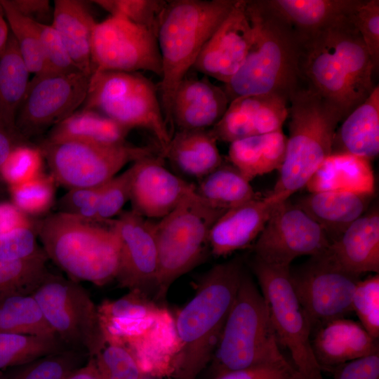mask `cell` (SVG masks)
I'll return each mask as SVG.
<instances>
[{
    "label": "cell",
    "mask_w": 379,
    "mask_h": 379,
    "mask_svg": "<svg viewBox=\"0 0 379 379\" xmlns=\"http://www.w3.org/2000/svg\"><path fill=\"white\" fill-rule=\"evenodd\" d=\"M244 272L243 261L235 258L201 277L195 295L175 320L174 379H196L212 360Z\"/></svg>",
    "instance_id": "6da1fadb"
},
{
    "label": "cell",
    "mask_w": 379,
    "mask_h": 379,
    "mask_svg": "<svg viewBox=\"0 0 379 379\" xmlns=\"http://www.w3.org/2000/svg\"><path fill=\"white\" fill-rule=\"evenodd\" d=\"M246 10L253 26V41L244 64L223 89L230 102L240 96L266 93L289 100L303 81L299 39L263 0H246Z\"/></svg>",
    "instance_id": "7a4b0ae2"
},
{
    "label": "cell",
    "mask_w": 379,
    "mask_h": 379,
    "mask_svg": "<svg viewBox=\"0 0 379 379\" xmlns=\"http://www.w3.org/2000/svg\"><path fill=\"white\" fill-rule=\"evenodd\" d=\"M237 0L167 1L157 41L161 58L159 100L168 126L173 98L202 48L232 10Z\"/></svg>",
    "instance_id": "3957f363"
},
{
    "label": "cell",
    "mask_w": 379,
    "mask_h": 379,
    "mask_svg": "<svg viewBox=\"0 0 379 379\" xmlns=\"http://www.w3.org/2000/svg\"><path fill=\"white\" fill-rule=\"evenodd\" d=\"M34 229L48 259L72 280L103 286L115 279L120 244L109 225L56 212L36 221Z\"/></svg>",
    "instance_id": "277c9868"
},
{
    "label": "cell",
    "mask_w": 379,
    "mask_h": 379,
    "mask_svg": "<svg viewBox=\"0 0 379 379\" xmlns=\"http://www.w3.org/2000/svg\"><path fill=\"white\" fill-rule=\"evenodd\" d=\"M289 136L286 154L270 193L286 201L305 187L333 151L342 114L310 86L298 88L289 98Z\"/></svg>",
    "instance_id": "5b68a950"
},
{
    "label": "cell",
    "mask_w": 379,
    "mask_h": 379,
    "mask_svg": "<svg viewBox=\"0 0 379 379\" xmlns=\"http://www.w3.org/2000/svg\"><path fill=\"white\" fill-rule=\"evenodd\" d=\"M213 357L215 377L288 361L281 351L266 300L246 270Z\"/></svg>",
    "instance_id": "8992f818"
},
{
    "label": "cell",
    "mask_w": 379,
    "mask_h": 379,
    "mask_svg": "<svg viewBox=\"0 0 379 379\" xmlns=\"http://www.w3.org/2000/svg\"><path fill=\"white\" fill-rule=\"evenodd\" d=\"M225 211L211 207L194 192L154 224L157 298H164L177 279L203 261L210 248V231Z\"/></svg>",
    "instance_id": "52a82bcc"
},
{
    "label": "cell",
    "mask_w": 379,
    "mask_h": 379,
    "mask_svg": "<svg viewBox=\"0 0 379 379\" xmlns=\"http://www.w3.org/2000/svg\"><path fill=\"white\" fill-rule=\"evenodd\" d=\"M81 107L97 110L131 130L140 128L150 131L161 151L171 141L172 134L156 88L138 72L100 71L91 74Z\"/></svg>",
    "instance_id": "ba28073f"
},
{
    "label": "cell",
    "mask_w": 379,
    "mask_h": 379,
    "mask_svg": "<svg viewBox=\"0 0 379 379\" xmlns=\"http://www.w3.org/2000/svg\"><path fill=\"white\" fill-rule=\"evenodd\" d=\"M55 335L90 358L106 344L98 308L79 282L50 272L32 294Z\"/></svg>",
    "instance_id": "9c48e42d"
},
{
    "label": "cell",
    "mask_w": 379,
    "mask_h": 379,
    "mask_svg": "<svg viewBox=\"0 0 379 379\" xmlns=\"http://www.w3.org/2000/svg\"><path fill=\"white\" fill-rule=\"evenodd\" d=\"M250 265L280 346L289 351L302 379H324L313 352L310 324L291 284V266L269 265L255 256Z\"/></svg>",
    "instance_id": "30bf717a"
},
{
    "label": "cell",
    "mask_w": 379,
    "mask_h": 379,
    "mask_svg": "<svg viewBox=\"0 0 379 379\" xmlns=\"http://www.w3.org/2000/svg\"><path fill=\"white\" fill-rule=\"evenodd\" d=\"M39 147L55 182L68 189L102 185L128 163L157 154L151 146H135L127 142L102 145L44 140Z\"/></svg>",
    "instance_id": "8fae6325"
},
{
    "label": "cell",
    "mask_w": 379,
    "mask_h": 379,
    "mask_svg": "<svg viewBox=\"0 0 379 379\" xmlns=\"http://www.w3.org/2000/svg\"><path fill=\"white\" fill-rule=\"evenodd\" d=\"M89 77L82 72L35 74L20 105L15 129L25 140L58 124L84 102Z\"/></svg>",
    "instance_id": "7c38bea8"
},
{
    "label": "cell",
    "mask_w": 379,
    "mask_h": 379,
    "mask_svg": "<svg viewBox=\"0 0 379 379\" xmlns=\"http://www.w3.org/2000/svg\"><path fill=\"white\" fill-rule=\"evenodd\" d=\"M139 70L161 77L157 34L119 16L97 22L91 37V75L100 71Z\"/></svg>",
    "instance_id": "4fadbf2b"
},
{
    "label": "cell",
    "mask_w": 379,
    "mask_h": 379,
    "mask_svg": "<svg viewBox=\"0 0 379 379\" xmlns=\"http://www.w3.org/2000/svg\"><path fill=\"white\" fill-rule=\"evenodd\" d=\"M360 277L334 267L319 255L297 267H290L291 284L312 333L352 312V296Z\"/></svg>",
    "instance_id": "5bb4252c"
},
{
    "label": "cell",
    "mask_w": 379,
    "mask_h": 379,
    "mask_svg": "<svg viewBox=\"0 0 379 379\" xmlns=\"http://www.w3.org/2000/svg\"><path fill=\"white\" fill-rule=\"evenodd\" d=\"M98 308L106 343L123 345L135 354L158 348L173 321L167 310L138 291Z\"/></svg>",
    "instance_id": "9a60e30c"
},
{
    "label": "cell",
    "mask_w": 379,
    "mask_h": 379,
    "mask_svg": "<svg viewBox=\"0 0 379 379\" xmlns=\"http://www.w3.org/2000/svg\"><path fill=\"white\" fill-rule=\"evenodd\" d=\"M329 244L322 228L287 199L273 211L253 251L255 257L267 264L290 267L295 258L319 255Z\"/></svg>",
    "instance_id": "2e32d148"
},
{
    "label": "cell",
    "mask_w": 379,
    "mask_h": 379,
    "mask_svg": "<svg viewBox=\"0 0 379 379\" xmlns=\"http://www.w3.org/2000/svg\"><path fill=\"white\" fill-rule=\"evenodd\" d=\"M120 244L119 266L115 279L122 288L156 295L158 255L154 224L134 211L121 212L109 220Z\"/></svg>",
    "instance_id": "e0dca14e"
},
{
    "label": "cell",
    "mask_w": 379,
    "mask_h": 379,
    "mask_svg": "<svg viewBox=\"0 0 379 379\" xmlns=\"http://www.w3.org/2000/svg\"><path fill=\"white\" fill-rule=\"evenodd\" d=\"M298 39L302 80L335 107L344 119L360 104L326 29Z\"/></svg>",
    "instance_id": "ac0fdd59"
},
{
    "label": "cell",
    "mask_w": 379,
    "mask_h": 379,
    "mask_svg": "<svg viewBox=\"0 0 379 379\" xmlns=\"http://www.w3.org/2000/svg\"><path fill=\"white\" fill-rule=\"evenodd\" d=\"M254 29L246 0H237L231 12L212 34L192 69L228 83L244 64L252 46Z\"/></svg>",
    "instance_id": "d6986e66"
},
{
    "label": "cell",
    "mask_w": 379,
    "mask_h": 379,
    "mask_svg": "<svg viewBox=\"0 0 379 379\" xmlns=\"http://www.w3.org/2000/svg\"><path fill=\"white\" fill-rule=\"evenodd\" d=\"M159 154L133 162L130 201L133 211L145 218H163L172 212L196 185L168 171Z\"/></svg>",
    "instance_id": "ffe728a7"
},
{
    "label": "cell",
    "mask_w": 379,
    "mask_h": 379,
    "mask_svg": "<svg viewBox=\"0 0 379 379\" xmlns=\"http://www.w3.org/2000/svg\"><path fill=\"white\" fill-rule=\"evenodd\" d=\"M289 100L275 93L238 97L210 130L216 140L234 141L280 129L289 114Z\"/></svg>",
    "instance_id": "44dd1931"
},
{
    "label": "cell",
    "mask_w": 379,
    "mask_h": 379,
    "mask_svg": "<svg viewBox=\"0 0 379 379\" xmlns=\"http://www.w3.org/2000/svg\"><path fill=\"white\" fill-rule=\"evenodd\" d=\"M283 201L270 193L226 211L210 231L211 253L225 256L249 246L257 239L274 209Z\"/></svg>",
    "instance_id": "7402d4cb"
},
{
    "label": "cell",
    "mask_w": 379,
    "mask_h": 379,
    "mask_svg": "<svg viewBox=\"0 0 379 379\" xmlns=\"http://www.w3.org/2000/svg\"><path fill=\"white\" fill-rule=\"evenodd\" d=\"M229 103L223 88L206 76L199 78L189 72L175 90L170 124L178 131L208 129L220 121Z\"/></svg>",
    "instance_id": "603a6c76"
},
{
    "label": "cell",
    "mask_w": 379,
    "mask_h": 379,
    "mask_svg": "<svg viewBox=\"0 0 379 379\" xmlns=\"http://www.w3.org/2000/svg\"><path fill=\"white\" fill-rule=\"evenodd\" d=\"M319 255L348 273L359 276L366 272L378 274V210L360 216Z\"/></svg>",
    "instance_id": "cb8c5ba5"
},
{
    "label": "cell",
    "mask_w": 379,
    "mask_h": 379,
    "mask_svg": "<svg viewBox=\"0 0 379 379\" xmlns=\"http://www.w3.org/2000/svg\"><path fill=\"white\" fill-rule=\"evenodd\" d=\"M312 336L313 352L322 371L331 372L348 361L379 353L378 339L360 323L345 317L323 324Z\"/></svg>",
    "instance_id": "d4e9b609"
},
{
    "label": "cell",
    "mask_w": 379,
    "mask_h": 379,
    "mask_svg": "<svg viewBox=\"0 0 379 379\" xmlns=\"http://www.w3.org/2000/svg\"><path fill=\"white\" fill-rule=\"evenodd\" d=\"M372 197L352 192H319L301 197L295 204L322 228L331 244L366 212Z\"/></svg>",
    "instance_id": "484cf974"
},
{
    "label": "cell",
    "mask_w": 379,
    "mask_h": 379,
    "mask_svg": "<svg viewBox=\"0 0 379 379\" xmlns=\"http://www.w3.org/2000/svg\"><path fill=\"white\" fill-rule=\"evenodd\" d=\"M361 1L263 0V2L300 38L326 29L350 16Z\"/></svg>",
    "instance_id": "4316f807"
},
{
    "label": "cell",
    "mask_w": 379,
    "mask_h": 379,
    "mask_svg": "<svg viewBox=\"0 0 379 379\" xmlns=\"http://www.w3.org/2000/svg\"><path fill=\"white\" fill-rule=\"evenodd\" d=\"M352 14L326 30L352 90L361 104L375 87L372 80L375 69L368 50L352 21Z\"/></svg>",
    "instance_id": "83f0119b"
},
{
    "label": "cell",
    "mask_w": 379,
    "mask_h": 379,
    "mask_svg": "<svg viewBox=\"0 0 379 379\" xmlns=\"http://www.w3.org/2000/svg\"><path fill=\"white\" fill-rule=\"evenodd\" d=\"M89 2L55 0L51 25L77 68L90 77L91 37L97 22Z\"/></svg>",
    "instance_id": "f1b7e54d"
},
{
    "label": "cell",
    "mask_w": 379,
    "mask_h": 379,
    "mask_svg": "<svg viewBox=\"0 0 379 379\" xmlns=\"http://www.w3.org/2000/svg\"><path fill=\"white\" fill-rule=\"evenodd\" d=\"M305 187L310 193L344 191L373 195L375 178L371 161L349 153H331Z\"/></svg>",
    "instance_id": "f546056e"
},
{
    "label": "cell",
    "mask_w": 379,
    "mask_h": 379,
    "mask_svg": "<svg viewBox=\"0 0 379 379\" xmlns=\"http://www.w3.org/2000/svg\"><path fill=\"white\" fill-rule=\"evenodd\" d=\"M345 152L371 161L379 152V87L343 119L332 153Z\"/></svg>",
    "instance_id": "4dcf8cb0"
},
{
    "label": "cell",
    "mask_w": 379,
    "mask_h": 379,
    "mask_svg": "<svg viewBox=\"0 0 379 379\" xmlns=\"http://www.w3.org/2000/svg\"><path fill=\"white\" fill-rule=\"evenodd\" d=\"M210 129L177 131L160 154L182 173L201 179L224 161Z\"/></svg>",
    "instance_id": "1f68e13d"
},
{
    "label": "cell",
    "mask_w": 379,
    "mask_h": 379,
    "mask_svg": "<svg viewBox=\"0 0 379 379\" xmlns=\"http://www.w3.org/2000/svg\"><path fill=\"white\" fill-rule=\"evenodd\" d=\"M130 131L97 110L80 107L53 126L45 140L113 145L126 142Z\"/></svg>",
    "instance_id": "d6a6232c"
},
{
    "label": "cell",
    "mask_w": 379,
    "mask_h": 379,
    "mask_svg": "<svg viewBox=\"0 0 379 379\" xmlns=\"http://www.w3.org/2000/svg\"><path fill=\"white\" fill-rule=\"evenodd\" d=\"M287 137L282 129L230 143L229 161L251 181L279 170L286 154Z\"/></svg>",
    "instance_id": "836d02e7"
},
{
    "label": "cell",
    "mask_w": 379,
    "mask_h": 379,
    "mask_svg": "<svg viewBox=\"0 0 379 379\" xmlns=\"http://www.w3.org/2000/svg\"><path fill=\"white\" fill-rule=\"evenodd\" d=\"M29 74L10 31L5 50L0 56V126L18 135L15 119L29 81Z\"/></svg>",
    "instance_id": "e575fe53"
},
{
    "label": "cell",
    "mask_w": 379,
    "mask_h": 379,
    "mask_svg": "<svg viewBox=\"0 0 379 379\" xmlns=\"http://www.w3.org/2000/svg\"><path fill=\"white\" fill-rule=\"evenodd\" d=\"M195 192L211 207L224 211L235 208L260 195L253 190L250 181L237 168L230 162L225 161L199 179Z\"/></svg>",
    "instance_id": "d590c367"
},
{
    "label": "cell",
    "mask_w": 379,
    "mask_h": 379,
    "mask_svg": "<svg viewBox=\"0 0 379 379\" xmlns=\"http://www.w3.org/2000/svg\"><path fill=\"white\" fill-rule=\"evenodd\" d=\"M0 333L58 338L32 294L12 296L0 302Z\"/></svg>",
    "instance_id": "8d00e7d4"
},
{
    "label": "cell",
    "mask_w": 379,
    "mask_h": 379,
    "mask_svg": "<svg viewBox=\"0 0 379 379\" xmlns=\"http://www.w3.org/2000/svg\"><path fill=\"white\" fill-rule=\"evenodd\" d=\"M85 353L67 349L0 371V379H65L89 359Z\"/></svg>",
    "instance_id": "74e56055"
},
{
    "label": "cell",
    "mask_w": 379,
    "mask_h": 379,
    "mask_svg": "<svg viewBox=\"0 0 379 379\" xmlns=\"http://www.w3.org/2000/svg\"><path fill=\"white\" fill-rule=\"evenodd\" d=\"M67 349L58 338L0 333V371Z\"/></svg>",
    "instance_id": "f35d334b"
},
{
    "label": "cell",
    "mask_w": 379,
    "mask_h": 379,
    "mask_svg": "<svg viewBox=\"0 0 379 379\" xmlns=\"http://www.w3.org/2000/svg\"><path fill=\"white\" fill-rule=\"evenodd\" d=\"M46 255L20 260L0 259V302L15 295H30L48 273Z\"/></svg>",
    "instance_id": "ab89813d"
},
{
    "label": "cell",
    "mask_w": 379,
    "mask_h": 379,
    "mask_svg": "<svg viewBox=\"0 0 379 379\" xmlns=\"http://www.w3.org/2000/svg\"><path fill=\"white\" fill-rule=\"evenodd\" d=\"M9 29L29 73L44 72L45 62L36 22L21 14L10 0H0Z\"/></svg>",
    "instance_id": "60d3db41"
},
{
    "label": "cell",
    "mask_w": 379,
    "mask_h": 379,
    "mask_svg": "<svg viewBox=\"0 0 379 379\" xmlns=\"http://www.w3.org/2000/svg\"><path fill=\"white\" fill-rule=\"evenodd\" d=\"M55 183L51 174L43 173L32 180L8 187L12 202L29 216L42 215L54 204Z\"/></svg>",
    "instance_id": "b9f144b4"
},
{
    "label": "cell",
    "mask_w": 379,
    "mask_h": 379,
    "mask_svg": "<svg viewBox=\"0 0 379 379\" xmlns=\"http://www.w3.org/2000/svg\"><path fill=\"white\" fill-rule=\"evenodd\" d=\"M45 158L39 147L29 142L15 146L1 168V177L8 187L32 180L43 173Z\"/></svg>",
    "instance_id": "7bdbcfd3"
},
{
    "label": "cell",
    "mask_w": 379,
    "mask_h": 379,
    "mask_svg": "<svg viewBox=\"0 0 379 379\" xmlns=\"http://www.w3.org/2000/svg\"><path fill=\"white\" fill-rule=\"evenodd\" d=\"M92 3L157 34L159 19L167 1L163 0H95Z\"/></svg>",
    "instance_id": "ee69618b"
},
{
    "label": "cell",
    "mask_w": 379,
    "mask_h": 379,
    "mask_svg": "<svg viewBox=\"0 0 379 379\" xmlns=\"http://www.w3.org/2000/svg\"><path fill=\"white\" fill-rule=\"evenodd\" d=\"M93 358L100 379H142L145 375L133 353L123 345L106 343Z\"/></svg>",
    "instance_id": "f6af8a7d"
},
{
    "label": "cell",
    "mask_w": 379,
    "mask_h": 379,
    "mask_svg": "<svg viewBox=\"0 0 379 379\" xmlns=\"http://www.w3.org/2000/svg\"><path fill=\"white\" fill-rule=\"evenodd\" d=\"M352 309L361 325L374 338H379V275L360 279L354 289Z\"/></svg>",
    "instance_id": "bcb514c9"
},
{
    "label": "cell",
    "mask_w": 379,
    "mask_h": 379,
    "mask_svg": "<svg viewBox=\"0 0 379 379\" xmlns=\"http://www.w3.org/2000/svg\"><path fill=\"white\" fill-rule=\"evenodd\" d=\"M103 185L69 189L58 201V212L87 222H97Z\"/></svg>",
    "instance_id": "7dc6e473"
},
{
    "label": "cell",
    "mask_w": 379,
    "mask_h": 379,
    "mask_svg": "<svg viewBox=\"0 0 379 379\" xmlns=\"http://www.w3.org/2000/svg\"><path fill=\"white\" fill-rule=\"evenodd\" d=\"M133 165L122 173L115 175L104 184L100 199L97 222H107L121 213L124 204L130 200Z\"/></svg>",
    "instance_id": "c3c4849f"
},
{
    "label": "cell",
    "mask_w": 379,
    "mask_h": 379,
    "mask_svg": "<svg viewBox=\"0 0 379 379\" xmlns=\"http://www.w3.org/2000/svg\"><path fill=\"white\" fill-rule=\"evenodd\" d=\"M36 25L45 62L44 73L65 74L80 71L53 26L38 22Z\"/></svg>",
    "instance_id": "681fc988"
},
{
    "label": "cell",
    "mask_w": 379,
    "mask_h": 379,
    "mask_svg": "<svg viewBox=\"0 0 379 379\" xmlns=\"http://www.w3.org/2000/svg\"><path fill=\"white\" fill-rule=\"evenodd\" d=\"M351 19L368 50L375 71L379 64V1L361 0Z\"/></svg>",
    "instance_id": "f907efd6"
},
{
    "label": "cell",
    "mask_w": 379,
    "mask_h": 379,
    "mask_svg": "<svg viewBox=\"0 0 379 379\" xmlns=\"http://www.w3.org/2000/svg\"><path fill=\"white\" fill-rule=\"evenodd\" d=\"M46 255L37 242L34 227L18 228L0 234V259L20 260Z\"/></svg>",
    "instance_id": "816d5d0a"
},
{
    "label": "cell",
    "mask_w": 379,
    "mask_h": 379,
    "mask_svg": "<svg viewBox=\"0 0 379 379\" xmlns=\"http://www.w3.org/2000/svg\"><path fill=\"white\" fill-rule=\"evenodd\" d=\"M214 379H302L293 364H262L222 373Z\"/></svg>",
    "instance_id": "f5cc1de1"
},
{
    "label": "cell",
    "mask_w": 379,
    "mask_h": 379,
    "mask_svg": "<svg viewBox=\"0 0 379 379\" xmlns=\"http://www.w3.org/2000/svg\"><path fill=\"white\" fill-rule=\"evenodd\" d=\"M331 373L333 379H379V353L341 364Z\"/></svg>",
    "instance_id": "db71d44e"
},
{
    "label": "cell",
    "mask_w": 379,
    "mask_h": 379,
    "mask_svg": "<svg viewBox=\"0 0 379 379\" xmlns=\"http://www.w3.org/2000/svg\"><path fill=\"white\" fill-rule=\"evenodd\" d=\"M21 14L41 24L49 25L53 21V9L48 0H10Z\"/></svg>",
    "instance_id": "11a10c76"
},
{
    "label": "cell",
    "mask_w": 379,
    "mask_h": 379,
    "mask_svg": "<svg viewBox=\"0 0 379 379\" xmlns=\"http://www.w3.org/2000/svg\"><path fill=\"white\" fill-rule=\"evenodd\" d=\"M26 227H34L29 215L13 202H0V234Z\"/></svg>",
    "instance_id": "9f6ffc18"
},
{
    "label": "cell",
    "mask_w": 379,
    "mask_h": 379,
    "mask_svg": "<svg viewBox=\"0 0 379 379\" xmlns=\"http://www.w3.org/2000/svg\"><path fill=\"white\" fill-rule=\"evenodd\" d=\"M29 142L18 135L11 133L3 127L0 126V171L2 164L8 157L11 149L16 145ZM4 183L0 172V189Z\"/></svg>",
    "instance_id": "6f0895ef"
},
{
    "label": "cell",
    "mask_w": 379,
    "mask_h": 379,
    "mask_svg": "<svg viewBox=\"0 0 379 379\" xmlns=\"http://www.w3.org/2000/svg\"><path fill=\"white\" fill-rule=\"evenodd\" d=\"M65 379H100L93 357L82 366L72 372Z\"/></svg>",
    "instance_id": "680465c9"
},
{
    "label": "cell",
    "mask_w": 379,
    "mask_h": 379,
    "mask_svg": "<svg viewBox=\"0 0 379 379\" xmlns=\"http://www.w3.org/2000/svg\"><path fill=\"white\" fill-rule=\"evenodd\" d=\"M10 29L6 21L4 8L0 3V56L5 50Z\"/></svg>",
    "instance_id": "91938a15"
},
{
    "label": "cell",
    "mask_w": 379,
    "mask_h": 379,
    "mask_svg": "<svg viewBox=\"0 0 379 379\" xmlns=\"http://www.w3.org/2000/svg\"><path fill=\"white\" fill-rule=\"evenodd\" d=\"M142 379H153L152 378L148 376V375H145Z\"/></svg>",
    "instance_id": "94428289"
}]
</instances>
